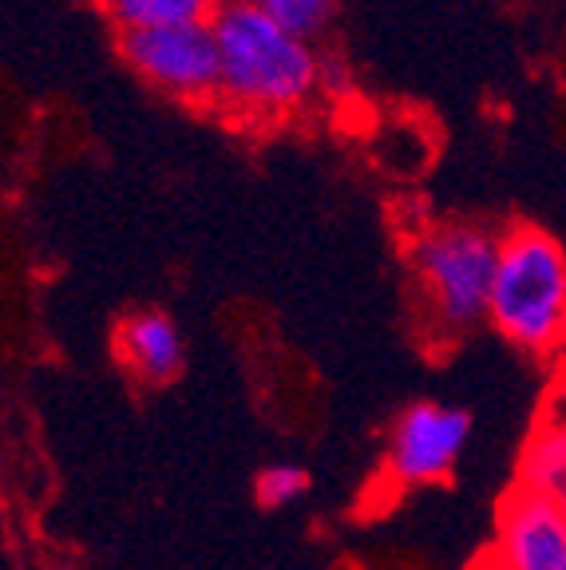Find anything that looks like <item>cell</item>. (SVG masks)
I'll return each instance as SVG.
<instances>
[{
	"instance_id": "1",
	"label": "cell",
	"mask_w": 566,
	"mask_h": 570,
	"mask_svg": "<svg viewBox=\"0 0 566 570\" xmlns=\"http://www.w3.org/2000/svg\"><path fill=\"white\" fill-rule=\"evenodd\" d=\"M222 56L218 104L246 124H277L310 107L325 68L310 40L293 36L257 4H234L211 17Z\"/></svg>"
},
{
	"instance_id": "2",
	"label": "cell",
	"mask_w": 566,
	"mask_h": 570,
	"mask_svg": "<svg viewBox=\"0 0 566 570\" xmlns=\"http://www.w3.org/2000/svg\"><path fill=\"white\" fill-rule=\"evenodd\" d=\"M408 266L432 337L456 341L487 321L499 269L496 234L471 223H432L408 242Z\"/></svg>"
},
{
	"instance_id": "3",
	"label": "cell",
	"mask_w": 566,
	"mask_h": 570,
	"mask_svg": "<svg viewBox=\"0 0 566 570\" xmlns=\"http://www.w3.org/2000/svg\"><path fill=\"white\" fill-rule=\"evenodd\" d=\"M487 321L523 353H550L566 341V249L535 226L499 238V269Z\"/></svg>"
},
{
	"instance_id": "4",
	"label": "cell",
	"mask_w": 566,
	"mask_h": 570,
	"mask_svg": "<svg viewBox=\"0 0 566 570\" xmlns=\"http://www.w3.org/2000/svg\"><path fill=\"white\" fill-rule=\"evenodd\" d=\"M119 52L155 91L183 104H218L222 56L211 20L119 32Z\"/></svg>"
},
{
	"instance_id": "5",
	"label": "cell",
	"mask_w": 566,
	"mask_h": 570,
	"mask_svg": "<svg viewBox=\"0 0 566 570\" xmlns=\"http://www.w3.org/2000/svg\"><path fill=\"white\" fill-rule=\"evenodd\" d=\"M471 436V416L460 404L417 401L397 416L384 452V475L392 488H432L448 480Z\"/></svg>"
},
{
	"instance_id": "6",
	"label": "cell",
	"mask_w": 566,
	"mask_h": 570,
	"mask_svg": "<svg viewBox=\"0 0 566 570\" xmlns=\"http://www.w3.org/2000/svg\"><path fill=\"white\" fill-rule=\"evenodd\" d=\"M491 559L499 570H566V511L558 499L515 488L499 508Z\"/></svg>"
},
{
	"instance_id": "7",
	"label": "cell",
	"mask_w": 566,
	"mask_h": 570,
	"mask_svg": "<svg viewBox=\"0 0 566 570\" xmlns=\"http://www.w3.org/2000/svg\"><path fill=\"white\" fill-rule=\"evenodd\" d=\"M116 356L139 381L167 384L186 361L183 333L163 309H135L116 325Z\"/></svg>"
},
{
	"instance_id": "8",
	"label": "cell",
	"mask_w": 566,
	"mask_h": 570,
	"mask_svg": "<svg viewBox=\"0 0 566 570\" xmlns=\"http://www.w3.org/2000/svg\"><path fill=\"white\" fill-rule=\"evenodd\" d=\"M119 32H143V28H170L211 20V0H99Z\"/></svg>"
},
{
	"instance_id": "9",
	"label": "cell",
	"mask_w": 566,
	"mask_h": 570,
	"mask_svg": "<svg viewBox=\"0 0 566 570\" xmlns=\"http://www.w3.org/2000/svg\"><path fill=\"white\" fill-rule=\"evenodd\" d=\"M563 480H566V424L563 420H550V424L539 428V432L527 440V448H523L519 488L555 495Z\"/></svg>"
},
{
	"instance_id": "10",
	"label": "cell",
	"mask_w": 566,
	"mask_h": 570,
	"mask_svg": "<svg viewBox=\"0 0 566 570\" xmlns=\"http://www.w3.org/2000/svg\"><path fill=\"white\" fill-rule=\"evenodd\" d=\"M254 4L301 40H313L336 9V0H254Z\"/></svg>"
},
{
	"instance_id": "11",
	"label": "cell",
	"mask_w": 566,
	"mask_h": 570,
	"mask_svg": "<svg viewBox=\"0 0 566 570\" xmlns=\"http://www.w3.org/2000/svg\"><path fill=\"white\" fill-rule=\"evenodd\" d=\"M254 491L262 508H290L293 499H301L310 491V472L301 463H270L257 475Z\"/></svg>"
},
{
	"instance_id": "12",
	"label": "cell",
	"mask_w": 566,
	"mask_h": 570,
	"mask_svg": "<svg viewBox=\"0 0 566 570\" xmlns=\"http://www.w3.org/2000/svg\"><path fill=\"white\" fill-rule=\"evenodd\" d=\"M211 4L218 12V9H234V4H254V0H211Z\"/></svg>"
},
{
	"instance_id": "13",
	"label": "cell",
	"mask_w": 566,
	"mask_h": 570,
	"mask_svg": "<svg viewBox=\"0 0 566 570\" xmlns=\"http://www.w3.org/2000/svg\"><path fill=\"white\" fill-rule=\"evenodd\" d=\"M550 499H558V508H563V511H566V480H563V483H558V491H555V495H550Z\"/></svg>"
},
{
	"instance_id": "14",
	"label": "cell",
	"mask_w": 566,
	"mask_h": 570,
	"mask_svg": "<svg viewBox=\"0 0 566 570\" xmlns=\"http://www.w3.org/2000/svg\"><path fill=\"white\" fill-rule=\"evenodd\" d=\"M471 570H499V567H496V559H484V562H476Z\"/></svg>"
},
{
	"instance_id": "15",
	"label": "cell",
	"mask_w": 566,
	"mask_h": 570,
	"mask_svg": "<svg viewBox=\"0 0 566 570\" xmlns=\"http://www.w3.org/2000/svg\"><path fill=\"white\" fill-rule=\"evenodd\" d=\"M56 570H80V567H56Z\"/></svg>"
}]
</instances>
